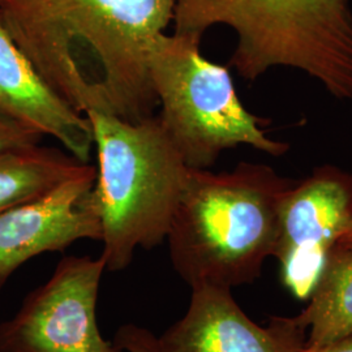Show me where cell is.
<instances>
[{"label": "cell", "mask_w": 352, "mask_h": 352, "mask_svg": "<svg viewBox=\"0 0 352 352\" xmlns=\"http://www.w3.org/2000/svg\"><path fill=\"white\" fill-rule=\"evenodd\" d=\"M42 139L36 131L0 113V154L4 151L38 145Z\"/></svg>", "instance_id": "cell-13"}, {"label": "cell", "mask_w": 352, "mask_h": 352, "mask_svg": "<svg viewBox=\"0 0 352 352\" xmlns=\"http://www.w3.org/2000/svg\"><path fill=\"white\" fill-rule=\"evenodd\" d=\"M201 39L162 33L151 41L148 69L161 113L158 118L184 164L208 170L225 151L251 146L272 157L289 151L272 139L269 119L250 113L240 101L228 68L208 60Z\"/></svg>", "instance_id": "cell-5"}, {"label": "cell", "mask_w": 352, "mask_h": 352, "mask_svg": "<svg viewBox=\"0 0 352 352\" xmlns=\"http://www.w3.org/2000/svg\"><path fill=\"white\" fill-rule=\"evenodd\" d=\"M96 179L97 168L89 164L47 193L0 214V289L42 253L64 251L78 240L101 241Z\"/></svg>", "instance_id": "cell-8"}, {"label": "cell", "mask_w": 352, "mask_h": 352, "mask_svg": "<svg viewBox=\"0 0 352 352\" xmlns=\"http://www.w3.org/2000/svg\"><path fill=\"white\" fill-rule=\"evenodd\" d=\"M155 337L145 327L126 324L116 331L113 342L126 352H155Z\"/></svg>", "instance_id": "cell-14"}, {"label": "cell", "mask_w": 352, "mask_h": 352, "mask_svg": "<svg viewBox=\"0 0 352 352\" xmlns=\"http://www.w3.org/2000/svg\"><path fill=\"white\" fill-rule=\"evenodd\" d=\"M336 245L340 247V248H343V250L352 251V222L351 225L342 232V235H340V239H338Z\"/></svg>", "instance_id": "cell-16"}, {"label": "cell", "mask_w": 352, "mask_h": 352, "mask_svg": "<svg viewBox=\"0 0 352 352\" xmlns=\"http://www.w3.org/2000/svg\"><path fill=\"white\" fill-rule=\"evenodd\" d=\"M295 179L265 164L189 171L167 234L173 267L190 289H232L261 277L277 243L280 205Z\"/></svg>", "instance_id": "cell-2"}, {"label": "cell", "mask_w": 352, "mask_h": 352, "mask_svg": "<svg viewBox=\"0 0 352 352\" xmlns=\"http://www.w3.org/2000/svg\"><path fill=\"white\" fill-rule=\"evenodd\" d=\"M307 329L294 317L273 316L266 327L240 308L231 289H192L187 312L155 337V352H302Z\"/></svg>", "instance_id": "cell-9"}, {"label": "cell", "mask_w": 352, "mask_h": 352, "mask_svg": "<svg viewBox=\"0 0 352 352\" xmlns=\"http://www.w3.org/2000/svg\"><path fill=\"white\" fill-rule=\"evenodd\" d=\"M0 113L58 140L76 160L89 164L94 139L87 115L76 111L42 77L16 45L1 17Z\"/></svg>", "instance_id": "cell-10"}, {"label": "cell", "mask_w": 352, "mask_h": 352, "mask_svg": "<svg viewBox=\"0 0 352 352\" xmlns=\"http://www.w3.org/2000/svg\"><path fill=\"white\" fill-rule=\"evenodd\" d=\"M98 170L94 192L102 223L106 272L126 269L138 248L162 244L188 180L158 115L128 122L89 111Z\"/></svg>", "instance_id": "cell-4"}, {"label": "cell", "mask_w": 352, "mask_h": 352, "mask_svg": "<svg viewBox=\"0 0 352 352\" xmlns=\"http://www.w3.org/2000/svg\"><path fill=\"white\" fill-rule=\"evenodd\" d=\"M295 318L307 329L305 349L352 336V251L333 248L308 305Z\"/></svg>", "instance_id": "cell-11"}, {"label": "cell", "mask_w": 352, "mask_h": 352, "mask_svg": "<svg viewBox=\"0 0 352 352\" xmlns=\"http://www.w3.org/2000/svg\"><path fill=\"white\" fill-rule=\"evenodd\" d=\"M352 222V173L325 164L286 193L273 257L285 287L298 300H308L327 256Z\"/></svg>", "instance_id": "cell-7"}, {"label": "cell", "mask_w": 352, "mask_h": 352, "mask_svg": "<svg viewBox=\"0 0 352 352\" xmlns=\"http://www.w3.org/2000/svg\"><path fill=\"white\" fill-rule=\"evenodd\" d=\"M104 272L102 256L62 258L17 314L0 322V352H126L104 340L97 322Z\"/></svg>", "instance_id": "cell-6"}, {"label": "cell", "mask_w": 352, "mask_h": 352, "mask_svg": "<svg viewBox=\"0 0 352 352\" xmlns=\"http://www.w3.org/2000/svg\"><path fill=\"white\" fill-rule=\"evenodd\" d=\"M174 33L201 39L231 28L230 65L256 81L276 67L302 71L338 101L352 100L350 0H176Z\"/></svg>", "instance_id": "cell-3"}, {"label": "cell", "mask_w": 352, "mask_h": 352, "mask_svg": "<svg viewBox=\"0 0 352 352\" xmlns=\"http://www.w3.org/2000/svg\"><path fill=\"white\" fill-rule=\"evenodd\" d=\"M302 352H352V336L336 340L318 349H302Z\"/></svg>", "instance_id": "cell-15"}, {"label": "cell", "mask_w": 352, "mask_h": 352, "mask_svg": "<svg viewBox=\"0 0 352 352\" xmlns=\"http://www.w3.org/2000/svg\"><path fill=\"white\" fill-rule=\"evenodd\" d=\"M82 164L68 151L32 145L0 154V214L80 174Z\"/></svg>", "instance_id": "cell-12"}, {"label": "cell", "mask_w": 352, "mask_h": 352, "mask_svg": "<svg viewBox=\"0 0 352 352\" xmlns=\"http://www.w3.org/2000/svg\"><path fill=\"white\" fill-rule=\"evenodd\" d=\"M176 0H0V17L38 72L76 111L128 122L158 107L151 41L173 24Z\"/></svg>", "instance_id": "cell-1"}]
</instances>
